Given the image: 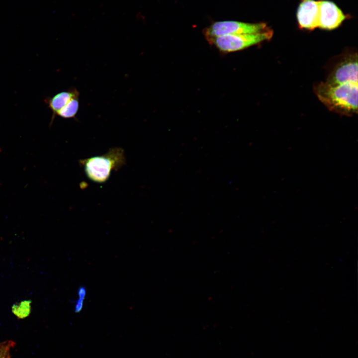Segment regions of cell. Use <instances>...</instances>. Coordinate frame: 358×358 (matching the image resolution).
I'll return each mask as SVG.
<instances>
[{
    "instance_id": "obj_1",
    "label": "cell",
    "mask_w": 358,
    "mask_h": 358,
    "mask_svg": "<svg viewBox=\"0 0 358 358\" xmlns=\"http://www.w3.org/2000/svg\"><path fill=\"white\" fill-rule=\"evenodd\" d=\"M358 84L321 82L314 88L318 99L329 110L345 115L358 112Z\"/></svg>"
},
{
    "instance_id": "obj_2",
    "label": "cell",
    "mask_w": 358,
    "mask_h": 358,
    "mask_svg": "<svg viewBox=\"0 0 358 358\" xmlns=\"http://www.w3.org/2000/svg\"><path fill=\"white\" fill-rule=\"evenodd\" d=\"M79 163L89 179L103 183L109 179L113 171L125 165L126 159L123 149L114 147L103 155L80 160Z\"/></svg>"
},
{
    "instance_id": "obj_3",
    "label": "cell",
    "mask_w": 358,
    "mask_h": 358,
    "mask_svg": "<svg viewBox=\"0 0 358 358\" xmlns=\"http://www.w3.org/2000/svg\"><path fill=\"white\" fill-rule=\"evenodd\" d=\"M272 34V31L269 29L260 33L226 35L208 38L207 39L220 51L229 53L241 50L270 39Z\"/></svg>"
},
{
    "instance_id": "obj_4",
    "label": "cell",
    "mask_w": 358,
    "mask_h": 358,
    "mask_svg": "<svg viewBox=\"0 0 358 358\" xmlns=\"http://www.w3.org/2000/svg\"><path fill=\"white\" fill-rule=\"evenodd\" d=\"M264 23H249L237 21H222L213 23L206 28L204 34L206 38L233 34L260 33L268 30Z\"/></svg>"
},
{
    "instance_id": "obj_5",
    "label": "cell",
    "mask_w": 358,
    "mask_h": 358,
    "mask_svg": "<svg viewBox=\"0 0 358 358\" xmlns=\"http://www.w3.org/2000/svg\"><path fill=\"white\" fill-rule=\"evenodd\" d=\"M358 55L352 54L345 57L333 69L326 82L331 84L358 83Z\"/></svg>"
},
{
    "instance_id": "obj_6",
    "label": "cell",
    "mask_w": 358,
    "mask_h": 358,
    "mask_svg": "<svg viewBox=\"0 0 358 358\" xmlns=\"http://www.w3.org/2000/svg\"><path fill=\"white\" fill-rule=\"evenodd\" d=\"M346 18V15L334 2L319 1L318 27L331 30L338 27Z\"/></svg>"
},
{
    "instance_id": "obj_7",
    "label": "cell",
    "mask_w": 358,
    "mask_h": 358,
    "mask_svg": "<svg viewBox=\"0 0 358 358\" xmlns=\"http://www.w3.org/2000/svg\"><path fill=\"white\" fill-rule=\"evenodd\" d=\"M319 1L302 0L297 11V18L300 28L309 30L318 27Z\"/></svg>"
},
{
    "instance_id": "obj_8",
    "label": "cell",
    "mask_w": 358,
    "mask_h": 358,
    "mask_svg": "<svg viewBox=\"0 0 358 358\" xmlns=\"http://www.w3.org/2000/svg\"><path fill=\"white\" fill-rule=\"evenodd\" d=\"M80 94L76 88H71L68 91H61L52 97L49 101V106L56 114L70 100L76 95Z\"/></svg>"
},
{
    "instance_id": "obj_9",
    "label": "cell",
    "mask_w": 358,
    "mask_h": 358,
    "mask_svg": "<svg viewBox=\"0 0 358 358\" xmlns=\"http://www.w3.org/2000/svg\"><path fill=\"white\" fill-rule=\"evenodd\" d=\"M79 95L78 94L72 97L56 115L64 118H75L79 108Z\"/></svg>"
},
{
    "instance_id": "obj_10",
    "label": "cell",
    "mask_w": 358,
    "mask_h": 358,
    "mask_svg": "<svg viewBox=\"0 0 358 358\" xmlns=\"http://www.w3.org/2000/svg\"><path fill=\"white\" fill-rule=\"evenodd\" d=\"M31 300H24L13 304L11 306L12 313L18 319H24L27 317L31 311Z\"/></svg>"
},
{
    "instance_id": "obj_11",
    "label": "cell",
    "mask_w": 358,
    "mask_h": 358,
    "mask_svg": "<svg viewBox=\"0 0 358 358\" xmlns=\"http://www.w3.org/2000/svg\"><path fill=\"white\" fill-rule=\"evenodd\" d=\"M15 343L12 340H6L0 343V358H10L11 349Z\"/></svg>"
},
{
    "instance_id": "obj_12",
    "label": "cell",
    "mask_w": 358,
    "mask_h": 358,
    "mask_svg": "<svg viewBox=\"0 0 358 358\" xmlns=\"http://www.w3.org/2000/svg\"><path fill=\"white\" fill-rule=\"evenodd\" d=\"M78 299L77 300L75 305V311L76 312H80L83 309L84 300L85 298L78 296Z\"/></svg>"
}]
</instances>
